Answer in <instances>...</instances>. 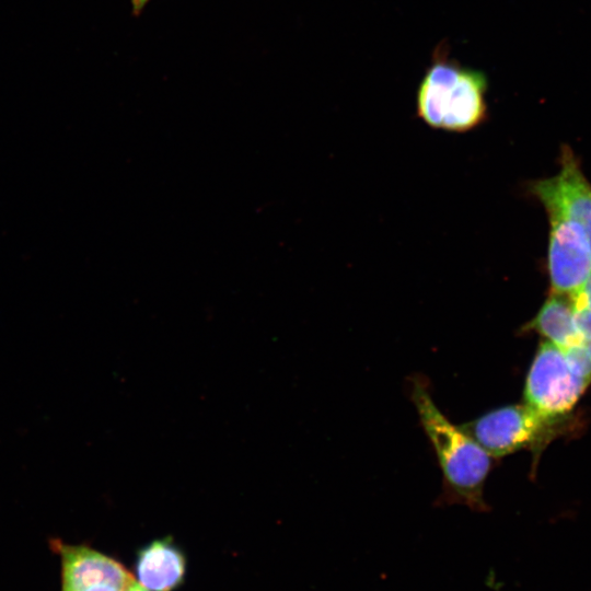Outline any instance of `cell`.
<instances>
[{
    "instance_id": "cell-9",
    "label": "cell",
    "mask_w": 591,
    "mask_h": 591,
    "mask_svg": "<svg viewBox=\"0 0 591 591\" xmlns=\"http://www.w3.org/2000/svg\"><path fill=\"white\" fill-rule=\"evenodd\" d=\"M522 331L537 333L545 341L561 348H570L584 340L576 325L570 298L552 292Z\"/></svg>"
},
{
    "instance_id": "cell-10",
    "label": "cell",
    "mask_w": 591,
    "mask_h": 591,
    "mask_svg": "<svg viewBox=\"0 0 591 591\" xmlns=\"http://www.w3.org/2000/svg\"><path fill=\"white\" fill-rule=\"evenodd\" d=\"M569 298L580 335L584 340H591V275L584 285Z\"/></svg>"
},
{
    "instance_id": "cell-5",
    "label": "cell",
    "mask_w": 591,
    "mask_h": 591,
    "mask_svg": "<svg viewBox=\"0 0 591 591\" xmlns=\"http://www.w3.org/2000/svg\"><path fill=\"white\" fill-rule=\"evenodd\" d=\"M547 273L551 292L570 297L591 275V246L576 222L548 215Z\"/></svg>"
},
{
    "instance_id": "cell-4",
    "label": "cell",
    "mask_w": 591,
    "mask_h": 591,
    "mask_svg": "<svg viewBox=\"0 0 591 591\" xmlns=\"http://www.w3.org/2000/svg\"><path fill=\"white\" fill-rule=\"evenodd\" d=\"M572 421L570 415L546 416L524 403L489 410L461 428L491 457L529 450L536 465L543 450L573 428Z\"/></svg>"
},
{
    "instance_id": "cell-7",
    "label": "cell",
    "mask_w": 591,
    "mask_h": 591,
    "mask_svg": "<svg viewBox=\"0 0 591 591\" xmlns=\"http://www.w3.org/2000/svg\"><path fill=\"white\" fill-rule=\"evenodd\" d=\"M61 558L62 591H81L101 583H127L134 579L115 559L84 545L53 541Z\"/></svg>"
},
{
    "instance_id": "cell-3",
    "label": "cell",
    "mask_w": 591,
    "mask_h": 591,
    "mask_svg": "<svg viewBox=\"0 0 591 591\" xmlns=\"http://www.w3.org/2000/svg\"><path fill=\"white\" fill-rule=\"evenodd\" d=\"M591 385V340L570 348L538 345L524 383V403L552 417L570 415Z\"/></svg>"
},
{
    "instance_id": "cell-8",
    "label": "cell",
    "mask_w": 591,
    "mask_h": 591,
    "mask_svg": "<svg viewBox=\"0 0 591 591\" xmlns=\"http://www.w3.org/2000/svg\"><path fill=\"white\" fill-rule=\"evenodd\" d=\"M184 575L185 558L166 538L152 542L138 555V582L149 591H171L183 581Z\"/></svg>"
},
{
    "instance_id": "cell-12",
    "label": "cell",
    "mask_w": 591,
    "mask_h": 591,
    "mask_svg": "<svg viewBox=\"0 0 591 591\" xmlns=\"http://www.w3.org/2000/svg\"><path fill=\"white\" fill-rule=\"evenodd\" d=\"M150 0H130L134 15H139Z\"/></svg>"
},
{
    "instance_id": "cell-6",
    "label": "cell",
    "mask_w": 591,
    "mask_h": 591,
    "mask_svg": "<svg viewBox=\"0 0 591 591\" xmlns=\"http://www.w3.org/2000/svg\"><path fill=\"white\" fill-rule=\"evenodd\" d=\"M529 190L547 215H558L579 224L591 246V183L569 147L561 148L559 172L532 182Z\"/></svg>"
},
{
    "instance_id": "cell-13",
    "label": "cell",
    "mask_w": 591,
    "mask_h": 591,
    "mask_svg": "<svg viewBox=\"0 0 591 591\" xmlns=\"http://www.w3.org/2000/svg\"><path fill=\"white\" fill-rule=\"evenodd\" d=\"M126 591H149L146 588H143L138 580L134 579L129 586L127 587Z\"/></svg>"
},
{
    "instance_id": "cell-1",
    "label": "cell",
    "mask_w": 591,
    "mask_h": 591,
    "mask_svg": "<svg viewBox=\"0 0 591 591\" xmlns=\"http://www.w3.org/2000/svg\"><path fill=\"white\" fill-rule=\"evenodd\" d=\"M412 399L443 475L444 503H462L474 511H488L483 493L493 466L491 456L461 426H455L442 414L419 380L413 382Z\"/></svg>"
},
{
    "instance_id": "cell-2",
    "label": "cell",
    "mask_w": 591,
    "mask_h": 591,
    "mask_svg": "<svg viewBox=\"0 0 591 591\" xmlns=\"http://www.w3.org/2000/svg\"><path fill=\"white\" fill-rule=\"evenodd\" d=\"M486 74L462 66L440 43L433 50L416 93L419 118L432 128L464 132L485 121L488 115Z\"/></svg>"
},
{
    "instance_id": "cell-11",
    "label": "cell",
    "mask_w": 591,
    "mask_h": 591,
    "mask_svg": "<svg viewBox=\"0 0 591 591\" xmlns=\"http://www.w3.org/2000/svg\"><path fill=\"white\" fill-rule=\"evenodd\" d=\"M132 580H130L127 583H101V584L89 587L81 591H126L127 587Z\"/></svg>"
}]
</instances>
